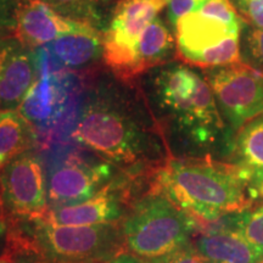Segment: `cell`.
<instances>
[{"label": "cell", "mask_w": 263, "mask_h": 263, "mask_svg": "<svg viewBox=\"0 0 263 263\" xmlns=\"http://www.w3.org/2000/svg\"><path fill=\"white\" fill-rule=\"evenodd\" d=\"M51 6H54L58 11L65 15V12H71V14H84L89 4L93 0H43Z\"/></svg>", "instance_id": "4316f807"}, {"label": "cell", "mask_w": 263, "mask_h": 263, "mask_svg": "<svg viewBox=\"0 0 263 263\" xmlns=\"http://www.w3.org/2000/svg\"><path fill=\"white\" fill-rule=\"evenodd\" d=\"M174 52L177 54L176 38L162 20L155 18L144 29L137 43L130 81L151 68L166 64Z\"/></svg>", "instance_id": "e0dca14e"}, {"label": "cell", "mask_w": 263, "mask_h": 263, "mask_svg": "<svg viewBox=\"0 0 263 263\" xmlns=\"http://www.w3.org/2000/svg\"><path fill=\"white\" fill-rule=\"evenodd\" d=\"M0 108H2V107H0Z\"/></svg>", "instance_id": "d590c367"}, {"label": "cell", "mask_w": 263, "mask_h": 263, "mask_svg": "<svg viewBox=\"0 0 263 263\" xmlns=\"http://www.w3.org/2000/svg\"><path fill=\"white\" fill-rule=\"evenodd\" d=\"M151 189L166 195L202 235L236 230L256 195L252 173L211 159H168L153 172Z\"/></svg>", "instance_id": "6da1fadb"}, {"label": "cell", "mask_w": 263, "mask_h": 263, "mask_svg": "<svg viewBox=\"0 0 263 263\" xmlns=\"http://www.w3.org/2000/svg\"><path fill=\"white\" fill-rule=\"evenodd\" d=\"M32 140V127L17 110H0V171L28 151Z\"/></svg>", "instance_id": "d6986e66"}, {"label": "cell", "mask_w": 263, "mask_h": 263, "mask_svg": "<svg viewBox=\"0 0 263 263\" xmlns=\"http://www.w3.org/2000/svg\"><path fill=\"white\" fill-rule=\"evenodd\" d=\"M241 61L263 73V28L244 22L240 35Z\"/></svg>", "instance_id": "ffe728a7"}, {"label": "cell", "mask_w": 263, "mask_h": 263, "mask_svg": "<svg viewBox=\"0 0 263 263\" xmlns=\"http://www.w3.org/2000/svg\"><path fill=\"white\" fill-rule=\"evenodd\" d=\"M252 186H254L256 195L263 197V172L252 176Z\"/></svg>", "instance_id": "f1b7e54d"}, {"label": "cell", "mask_w": 263, "mask_h": 263, "mask_svg": "<svg viewBox=\"0 0 263 263\" xmlns=\"http://www.w3.org/2000/svg\"><path fill=\"white\" fill-rule=\"evenodd\" d=\"M202 5L200 0H170L167 5V16H168L170 24L176 27L177 22L183 16L195 11Z\"/></svg>", "instance_id": "d4e9b609"}, {"label": "cell", "mask_w": 263, "mask_h": 263, "mask_svg": "<svg viewBox=\"0 0 263 263\" xmlns=\"http://www.w3.org/2000/svg\"><path fill=\"white\" fill-rule=\"evenodd\" d=\"M72 138L110 163H144L154 149L150 129L130 101L111 91L88 101L76 122Z\"/></svg>", "instance_id": "7a4b0ae2"}, {"label": "cell", "mask_w": 263, "mask_h": 263, "mask_svg": "<svg viewBox=\"0 0 263 263\" xmlns=\"http://www.w3.org/2000/svg\"><path fill=\"white\" fill-rule=\"evenodd\" d=\"M236 230L250 242L263 248V206L240 213Z\"/></svg>", "instance_id": "44dd1931"}, {"label": "cell", "mask_w": 263, "mask_h": 263, "mask_svg": "<svg viewBox=\"0 0 263 263\" xmlns=\"http://www.w3.org/2000/svg\"><path fill=\"white\" fill-rule=\"evenodd\" d=\"M0 217H4V216H3V209H2V201H0Z\"/></svg>", "instance_id": "1f68e13d"}, {"label": "cell", "mask_w": 263, "mask_h": 263, "mask_svg": "<svg viewBox=\"0 0 263 263\" xmlns=\"http://www.w3.org/2000/svg\"><path fill=\"white\" fill-rule=\"evenodd\" d=\"M6 233H8V224H6L4 217H0V242L3 239H6Z\"/></svg>", "instance_id": "4dcf8cb0"}, {"label": "cell", "mask_w": 263, "mask_h": 263, "mask_svg": "<svg viewBox=\"0 0 263 263\" xmlns=\"http://www.w3.org/2000/svg\"><path fill=\"white\" fill-rule=\"evenodd\" d=\"M37 58L17 39L0 41V107L15 110L37 81Z\"/></svg>", "instance_id": "4fadbf2b"}, {"label": "cell", "mask_w": 263, "mask_h": 263, "mask_svg": "<svg viewBox=\"0 0 263 263\" xmlns=\"http://www.w3.org/2000/svg\"><path fill=\"white\" fill-rule=\"evenodd\" d=\"M242 26L226 24L222 20L195 10L183 16L174 27L177 55L189 65L201 52L217 47L230 35L241 33Z\"/></svg>", "instance_id": "5bb4252c"}, {"label": "cell", "mask_w": 263, "mask_h": 263, "mask_svg": "<svg viewBox=\"0 0 263 263\" xmlns=\"http://www.w3.org/2000/svg\"><path fill=\"white\" fill-rule=\"evenodd\" d=\"M6 224L54 263H110L126 251L121 223L60 226L37 218Z\"/></svg>", "instance_id": "277c9868"}, {"label": "cell", "mask_w": 263, "mask_h": 263, "mask_svg": "<svg viewBox=\"0 0 263 263\" xmlns=\"http://www.w3.org/2000/svg\"><path fill=\"white\" fill-rule=\"evenodd\" d=\"M245 22L263 28V0H233Z\"/></svg>", "instance_id": "603a6c76"}, {"label": "cell", "mask_w": 263, "mask_h": 263, "mask_svg": "<svg viewBox=\"0 0 263 263\" xmlns=\"http://www.w3.org/2000/svg\"><path fill=\"white\" fill-rule=\"evenodd\" d=\"M233 159L235 164L248 170L252 176L263 172V112L235 133Z\"/></svg>", "instance_id": "ac0fdd59"}, {"label": "cell", "mask_w": 263, "mask_h": 263, "mask_svg": "<svg viewBox=\"0 0 263 263\" xmlns=\"http://www.w3.org/2000/svg\"><path fill=\"white\" fill-rule=\"evenodd\" d=\"M112 177V166L107 161L94 162L80 156H70L49 174V206L74 205L88 200Z\"/></svg>", "instance_id": "30bf717a"}, {"label": "cell", "mask_w": 263, "mask_h": 263, "mask_svg": "<svg viewBox=\"0 0 263 263\" xmlns=\"http://www.w3.org/2000/svg\"><path fill=\"white\" fill-rule=\"evenodd\" d=\"M170 0H118L103 34V59L118 78L130 82L139 37Z\"/></svg>", "instance_id": "52a82bcc"}, {"label": "cell", "mask_w": 263, "mask_h": 263, "mask_svg": "<svg viewBox=\"0 0 263 263\" xmlns=\"http://www.w3.org/2000/svg\"><path fill=\"white\" fill-rule=\"evenodd\" d=\"M133 173L112 177L88 200L80 203L50 207L44 218L60 226H100L121 223L134 200Z\"/></svg>", "instance_id": "9c48e42d"}, {"label": "cell", "mask_w": 263, "mask_h": 263, "mask_svg": "<svg viewBox=\"0 0 263 263\" xmlns=\"http://www.w3.org/2000/svg\"><path fill=\"white\" fill-rule=\"evenodd\" d=\"M103 2L104 3H107V2H114V0H103ZM117 2H118V0H117Z\"/></svg>", "instance_id": "d6a6232c"}, {"label": "cell", "mask_w": 263, "mask_h": 263, "mask_svg": "<svg viewBox=\"0 0 263 263\" xmlns=\"http://www.w3.org/2000/svg\"><path fill=\"white\" fill-rule=\"evenodd\" d=\"M47 52L52 70L80 68L103 57V35L97 29L72 33L42 47Z\"/></svg>", "instance_id": "9a60e30c"}, {"label": "cell", "mask_w": 263, "mask_h": 263, "mask_svg": "<svg viewBox=\"0 0 263 263\" xmlns=\"http://www.w3.org/2000/svg\"><path fill=\"white\" fill-rule=\"evenodd\" d=\"M0 201L5 222L44 218L50 209L48 177L32 151L16 156L0 171Z\"/></svg>", "instance_id": "8992f818"}, {"label": "cell", "mask_w": 263, "mask_h": 263, "mask_svg": "<svg viewBox=\"0 0 263 263\" xmlns=\"http://www.w3.org/2000/svg\"><path fill=\"white\" fill-rule=\"evenodd\" d=\"M200 2H201V3H202V4H203V3H205V2H206V0H200Z\"/></svg>", "instance_id": "836d02e7"}, {"label": "cell", "mask_w": 263, "mask_h": 263, "mask_svg": "<svg viewBox=\"0 0 263 263\" xmlns=\"http://www.w3.org/2000/svg\"><path fill=\"white\" fill-rule=\"evenodd\" d=\"M71 78L66 71L41 72L17 107L32 128L51 127L64 114L70 99Z\"/></svg>", "instance_id": "7c38bea8"}, {"label": "cell", "mask_w": 263, "mask_h": 263, "mask_svg": "<svg viewBox=\"0 0 263 263\" xmlns=\"http://www.w3.org/2000/svg\"><path fill=\"white\" fill-rule=\"evenodd\" d=\"M5 241L6 250L14 254L17 263H54L44 257L27 240L22 239L21 236L12 234V233H6Z\"/></svg>", "instance_id": "7402d4cb"}, {"label": "cell", "mask_w": 263, "mask_h": 263, "mask_svg": "<svg viewBox=\"0 0 263 263\" xmlns=\"http://www.w3.org/2000/svg\"><path fill=\"white\" fill-rule=\"evenodd\" d=\"M144 263H207L206 258L200 254L196 246L186 245L172 254L154 261H144Z\"/></svg>", "instance_id": "cb8c5ba5"}, {"label": "cell", "mask_w": 263, "mask_h": 263, "mask_svg": "<svg viewBox=\"0 0 263 263\" xmlns=\"http://www.w3.org/2000/svg\"><path fill=\"white\" fill-rule=\"evenodd\" d=\"M160 107L194 143L209 145L224 123L205 77L185 65L163 66L153 82Z\"/></svg>", "instance_id": "3957f363"}, {"label": "cell", "mask_w": 263, "mask_h": 263, "mask_svg": "<svg viewBox=\"0 0 263 263\" xmlns=\"http://www.w3.org/2000/svg\"><path fill=\"white\" fill-rule=\"evenodd\" d=\"M0 263H17V262H16L14 254H12L11 251H9V250L5 249L4 254L0 255Z\"/></svg>", "instance_id": "f546056e"}, {"label": "cell", "mask_w": 263, "mask_h": 263, "mask_svg": "<svg viewBox=\"0 0 263 263\" xmlns=\"http://www.w3.org/2000/svg\"><path fill=\"white\" fill-rule=\"evenodd\" d=\"M110 263H144V261H141V259L137 258L136 256L123 252V254L117 256V257L112 259V261H111Z\"/></svg>", "instance_id": "83f0119b"}, {"label": "cell", "mask_w": 263, "mask_h": 263, "mask_svg": "<svg viewBox=\"0 0 263 263\" xmlns=\"http://www.w3.org/2000/svg\"><path fill=\"white\" fill-rule=\"evenodd\" d=\"M203 77L233 133L263 112L262 72L240 61L206 68Z\"/></svg>", "instance_id": "ba28073f"}, {"label": "cell", "mask_w": 263, "mask_h": 263, "mask_svg": "<svg viewBox=\"0 0 263 263\" xmlns=\"http://www.w3.org/2000/svg\"><path fill=\"white\" fill-rule=\"evenodd\" d=\"M130 255L154 261L189 245L194 228L189 217L164 194L151 189L139 197L121 222Z\"/></svg>", "instance_id": "5b68a950"}, {"label": "cell", "mask_w": 263, "mask_h": 263, "mask_svg": "<svg viewBox=\"0 0 263 263\" xmlns=\"http://www.w3.org/2000/svg\"><path fill=\"white\" fill-rule=\"evenodd\" d=\"M195 246L207 263H263V248L250 242L238 230L202 235Z\"/></svg>", "instance_id": "2e32d148"}, {"label": "cell", "mask_w": 263, "mask_h": 263, "mask_svg": "<svg viewBox=\"0 0 263 263\" xmlns=\"http://www.w3.org/2000/svg\"><path fill=\"white\" fill-rule=\"evenodd\" d=\"M18 0H0V35L15 29L16 8Z\"/></svg>", "instance_id": "484cf974"}, {"label": "cell", "mask_w": 263, "mask_h": 263, "mask_svg": "<svg viewBox=\"0 0 263 263\" xmlns=\"http://www.w3.org/2000/svg\"><path fill=\"white\" fill-rule=\"evenodd\" d=\"M2 39H3V35H0V41H2Z\"/></svg>", "instance_id": "e575fe53"}, {"label": "cell", "mask_w": 263, "mask_h": 263, "mask_svg": "<svg viewBox=\"0 0 263 263\" xmlns=\"http://www.w3.org/2000/svg\"><path fill=\"white\" fill-rule=\"evenodd\" d=\"M95 29L88 21L61 14L43 0H18L16 8L15 37L28 49L42 48L72 33Z\"/></svg>", "instance_id": "8fae6325"}]
</instances>
